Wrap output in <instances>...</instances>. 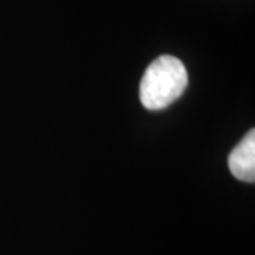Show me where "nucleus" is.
Instances as JSON below:
<instances>
[{
	"label": "nucleus",
	"mask_w": 255,
	"mask_h": 255,
	"mask_svg": "<svg viewBox=\"0 0 255 255\" xmlns=\"http://www.w3.org/2000/svg\"><path fill=\"white\" fill-rule=\"evenodd\" d=\"M189 84L184 64L173 55H160L146 68L140 81V102L149 111L167 108L182 97Z\"/></svg>",
	"instance_id": "f257e3e1"
},
{
	"label": "nucleus",
	"mask_w": 255,
	"mask_h": 255,
	"mask_svg": "<svg viewBox=\"0 0 255 255\" xmlns=\"http://www.w3.org/2000/svg\"><path fill=\"white\" fill-rule=\"evenodd\" d=\"M233 176L246 183L255 182V130L251 129L228 157Z\"/></svg>",
	"instance_id": "f03ea898"
}]
</instances>
